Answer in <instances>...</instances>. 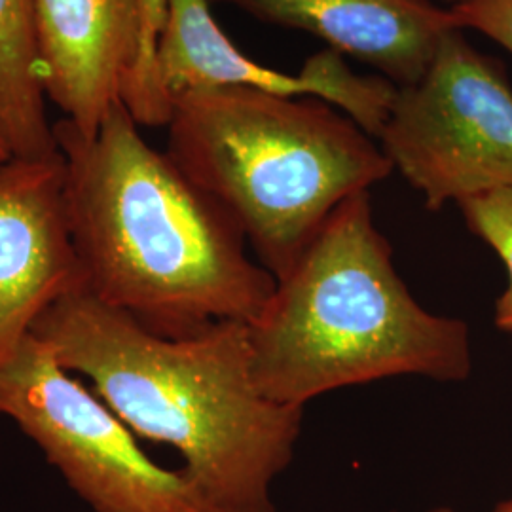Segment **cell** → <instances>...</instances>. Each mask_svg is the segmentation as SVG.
<instances>
[{"instance_id":"6da1fadb","label":"cell","mask_w":512,"mask_h":512,"mask_svg":"<svg viewBox=\"0 0 512 512\" xmlns=\"http://www.w3.org/2000/svg\"><path fill=\"white\" fill-rule=\"evenodd\" d=\"M139 128L122 101L92 137L54 124L84 289L162 336L253 323L274 275L249 256L234 217Z\"/></svg>"},{"instance_id":"7a4b0ae2","label":"cell","mask_w":512,"mask_h":512,"mask_svg":"<svg viewBox=\"0 0 512 512\" xmlns=\"http://www.w3.org/2000/svg\"><path fill=\"white\" fill-rule=\"evenodd\" d=\"M33 334L139 439L177 450L213 511L277 512L272 488L293 463L304 408L260 391L247 323L162 336L78 289Z\"/></svg>"},{"instance_id":"3957f363","label":"cell","mask_w":512,"mask_h":512,"mask_svg":"<svg viewBox=\"0 0 512 512\" xmlns=\"http://www.w3.org/2000/svg\"><path fill=\"white\" fill-rule=\"evenodd\" d=\"M253 374L274 403L399 376L440 384L473 372L469 327L425 310L393 264L370 192L340 203L249 323Z\"/></svg>"},{"instance_id":"277c9868","label":"cell","mask_w":512,"mask_h":512,"mask_svg":"<svg viewBox=\"0 0 512 512\" xmlns=\"http://www.w3.org/2000/svg\"><path fill=\"white\" fill-rule=\"evenodd\" d=\"M167 154L238 222L258 262L287 274L332 211L393 165L323 99L211 88L173 103Z\"/></svg>"},{"instance_id":"5b68a950","label":"cell","mask_w":512,"mask_h":512,"mask_svg":"<svg viewBox=\"0 0 512 512\" xmlns=\"http://www.w3.org/2000/svg\"><path fill=\"white\" fill-rule=\"evenodd\" d=\"M0 416L95 512H215L183 469L148 458L128 425L33 332L0 370Z\"/></svg>"},{"instance_id":"8992f818","label":"cell","mask_w":512,"mask_h":512,"mask_svg":"<svg viewBox=\"0 0 512 512\" xmlns=\"http://www.w3.org/2000/svg\"><path fill=\"white\" fill-rule=\"evenodd\" d=\"M378 139L431 211L512 188L511 86L452 29L420 80L397 90Z\"/></svg>"},{"instance_id":"52a82bcc","label":"cell","mask_w":512,"mask_h":512,"mask_svg":"<svg viewBox=\"0 0 512 512\" xmlns=\"http://www.w3.org/2000/svg\"><path fill=\"white\" fill-rule=\"evenodd\" d=\"M156 52L158 88L171 107L184 95L211 88H251L283 97H315L342 110L378 137L399 86L384 76L351 73L342 55L323 50L296 74L268 69L241 54L211 14V0H165Z\"/></svg>"},{"instance_id":"ba28073f","label":"cell","mask_w":512,"mask_h":512,"mask_svg":"<svg viewBox=\"0 0 512 512\" xmlns=\"http://www.w3.org/2000/svg\"><path fill=\"white\" fill-rule=\"evenodd\" d=\"M84 289L74 247L67 165L59 152L0 165V370L38 319Z\"/></svg>"},{"instance_id":"9c48e42d","label":"cell","mask_w":512,"mask_h":512,"mask_svg":"<svg viewBox=\"0 0 512 512\" xmlns=\"http://www.w3.org/2000/svg\"><path fill=\"white\" fill-rule=\"evenodd\" d=\"M35 18L46 97L92 137L128 90L141 0H35Z\"/></svg>"},{"instance_id":"30bf717a","label":"cell","mask_w":512,"mask_h":512,"mask_svg":"<svg viewBox=\"0 0 512 512\" xmlns=\"http://www.w3.org/2000/svg\"><path fill=\"white\" fill-rule=\"evenodd\" d=\"M253 18L311 33L329 50L372 65L408 86L427 71L442 38L458 29L433 0H211Z\"/></svg>"},{"instance_id":"8fae6325","label":"cell","mask_w":512,"mask_h":512,"mask_svg":"<svg viewBox=\"0 0 512 512\" xmlns=\"http://www.w3.org/2000/svg\"><path fill=\"white\" fill-rule=\"evenodd\" d=\"M0 122L14 158L59 152L46 112L35 0H0Z\"/></svg>"},{"instance_id":"7c38bea8","label":"cell","mask_w":512,"mask_h":512,"mask_svg":"<svg viewBox=\"0 0 512 512\" xmlns=\"http://www.w3.org/2000/svg\"><path fill=\"white\" fill-rule=\"evenodd\" d=\"M165 0H141L139 52L122 103L139 126L162 128L171 120L156 80V52L165 21Z\"/></svg>"},{"instance_id":"4fadbf2b","label":"cell","mask_w":512,"mask_h":512,"mask_svg":"<svg viewBox=\"0 0 512 512\" xmlns=\"http://www.w3.org/2000/svg\"><path fill=\"white\" fill-rule=\"evenodd\" d=\"M476 238L494 249L509 275L507 289L495 302L497 329L512 334V188H497L459 203Z\"/></svg>"},{"instance_id":"5bb4252c","label":"cell","mask_w":512,"mask_h":512,"mask_svg":"<svg viewBox=\"0 0 512 512\" xmlns=\"http://www.w3.org/2000/svg\"><path fill=\"white\" fill-rule=\"evenodd\" d=\"M458 29H475L512 54V0H458L450 6Z\"/></svg>"},{"instance_id":"9a60e30c","label":"cell","mask_w":512,"mask_h":512,"mask_svg":"<svg viewBox=\"0 0 512 512\" xmlns=\"http://www.w3.org/2000/svg\"><path fill=\"white\" fill-rule=\"evenodd\" d=\"M12 158H14V154H12V148H10V143H8L6 131H4V128H2V122H0V165L10 162Z\"/></svg>"},{"instance_id":"2e32d148","label":"cell","mask_w":512,"mask_h":512,"mask_svg":"<svg viewBox=\"0 0 512 512\" xmlns=\"http://www.w3.org/2000/svg\"><path fill=\"white\" fill-rule=\"evenodd\" d=\"M494 512H512V499L499 503V505L495 507Z\"/></svg>"},{"instance_id":"e0dca14e","label":"cell","mask_w":512,"mask_h":512,"mask_svg":"<svg viewBox=\"0 0 512 512\" xmlns=\"http://www.w3.org/2000/svg\"><path fill=\"white\" fill-rule=\"evenodd\" d=\"M425 512H454L450 507H435V509H429V511Z\"/></svg>"},{"instance_id":"ac0fdd59","label":"cell","mask_w":512,"mask_h":512,"mask_svg":"<svg viewBox=\"0 0 512 512\" xmlns=\"http://www.w3.org/2000/svg\"><path fill=\"white\" fill-rule=\"evenodd\" d=\"M448 2H452V4H456V2H458V0H448Z\"/></svg>"}]
</instances>
